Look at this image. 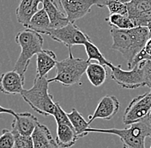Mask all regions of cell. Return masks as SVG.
<instances>
[{
    "mask_svg": "<svg viewBox=\"0 0 151 148\" xmlns=\"http://www.w3.org/2000/svg\"><path fill=\"white\" fill-rule=\"evenodd\" d=\"M110 34L113 39L112 49L118 51L124 56L128 67L151 38L148 27H135L126 30L112 28Z\"/></svg>",
    "mask_w": 151,
    "mask_h": 148,
    "instance_id": "1",
    "label": "cell"
},
{
    "mask_svg": "<svg viewBox=\"0 0 151 148\" xmlns=\"http://www.w3.org/2000/svg\"><path fill=\"white\" fill-rule=\"evenodd\" d=\"M86 133H103L114 134L119 137L123 148H146L145 139L151 136V122L150 117L142 120L134 122L129 128L123 129H94L88 128Z\"/></svg>",
    "mask_w": 151,
    "mask_h": 148,
    "instance_id": "2",
    "label": "cell"
},
{
    "mask_svg": "<svg viewBox=\"0 0 151 148\" xmlns=\"http://www.w3.org/2000/svg\"><path fill=\"white\" fill-rule=\"evenodd\" d=\"M49 83L47 76L36 75L33 87L21 93L23 100L35 112L43 116H53L56 109V103L48 91Z\"/></svg>",
    "mask_w": 151,
    "mask_h": 148,
    "instance_id": "3",
    "label": "cell"
},
{
    "mask_svg": "<svg viewBox=\"0 0 151 148\" xmlns=\"http://www.w3.org/2000/svg\"><path fill=\"white\" fill-rule=\"evenodd\" d=\"M16 42L21 47V53L14 66V70L18 72L25 79V73L32 57L43 51L44 39L40 34L26 28L16 35Z\"/></svg>",
    "mask_w": 151,
    "mask_h": 148,
    "instance_id": "4",
    "label": "cell"
},
{
    "mask_svg": "<svg viewBox=\"0 0 151 148\" xmlns=\"http://www.w3.org/2000/svg\"><path fill=\"white\" fill-rule=\"evenodd\" d=\"M90 62L87 59L76 58L69 50V56L57 62V74L55 77L49 79V82H59L65 87H70L78 83L86 73Z\"/></svg>",
    "mask_w": 151,
    "mask_h": 148,
    "instance_id": "5",
    "label": "cell"
},
{
    "mask_svg": "<svg viewBox=\"0 0 151 148\" xmlns=\"http://www.w3.org/2000/svg\"><path fill=\"white\" fill-rule=\"evenodd\" d=\"M111 71V78L122 88L136 89L146 87L142 61L130 70H124L120 65H118L113 66Z\"/></svg>",
    "mask_w": 151,
    "mask_h": 148,
    "instance_id": "6",
    "label": "cell"
},
{
    "mask_svg": "<svg viewBox=\"0 0 151 148\" xmlns=\"http://www.w3.org/2000/svg\"><path fill=\"white\" fill-rule=\"evenodd\" d=\"M150 112L151 89L150 92L134 98L130 102L124 112L123 122L125 125H131L150 117Z\"/></svg>",
    "mask_w": 151,
    "mask_h": 148,
    "instance_id": "7",
    "label": "cell"
},
{
    "mask_svg": "<svg viewBox=\"0 0 151 148\" xmlns=\"http://www.w3.org/2000/svg\"><path fill=\"white\" fill-rule=\"evenodd\" d=\"M47 35L57 42L64 44L68 50H71V47L77 45L84 46L86 42L90 40L89 37L72 22L64 28L51 29Z\"/></svg>",
    "mask_w": 151,
    "mask_h": 148,
    "instance_id": "8",
    "label": "cell"
},
{
    "mask_svg": "<svg viewBox=\"0 0 151 148\" xmlns=\"http://www.w3.org/2000/svg\"><path fill=\"white\" fill-rule=\"evenodd\" d=\"M128 16L135 27H148L151 22V0H131L127 4Z\"/></svg>",
    "mask_w": 151,
    "mask_h": 148,
    "instance_id": "9",
    "label": "cell"
},
{
    "mask_svg": "<svg viewBox=\"0 0 151 148\" xmlns=\"http://www.w3.org/2000/svg\"><path fill=\"white\" fill-rule=\"evenodd\" d=\"M59 3L68 20L72 23L85 16L95 5L94 0H59Z\"/></svg>",
    "mask_w": 151,
    "mask_h": 148,
    "instance_id": "10",
    "label": "cell"
},
{
    "mask_svg": "<svg viewBox=\"0 0 151 148\" xmlns=\"http://www.w3.org/2000/svg\"><path fill=\"white\" fill-rule=\"evenodd\" d=\"M120 104L119 99L112 95H106L103 97L99 102L92 116H89L88 122H91L95 119H105L111 120L119 111Z\"/></svg>",
    "mask_w": 151,
    "mask_h": 148,
    "instance_id": "11",
    "label": "cell"
},
{
    "mask_svg": "<svg viewBox=\"0 0 151 148\" xmlns=\"http://www.w3.org/2000/svg\"><path fill=\"white\" fill-rule=\"evenodd\" d=\"M25 79L16 70L4 72L0 75V92L7 95L21 94L24 90Z\"/></svg>",
    "mask_w": 151,
    "mask_h": 148,
    "instance_id": "12",
    "label": "cell"
},
{
    "mask_svg": "<svg viewBox=\"0 0 151 148\" xmlns=\"http://www.w3.org/2000/svg\"><path fill=\"white\" fill-rule=\"evenodd\" d=\"M39 123L37 117L29 112L17 113L11 124V131L22 135L31 136Z\"/></svg>",
    "mask_w": 151,
    "mask_h": 148,
    "instance_id": "13",
    "label": "cell"
},
{
    "mask_svg": "<svg viewBox=\"0 0 151 148\" xmlns=\"http://www.w3.org/2000/svg\"><path fill=\"white\" fill-rule=\"evenodd\" d=\"M43 9L46 10L50 19L52 29L64 28L70 23L66 15L59 9L54 0H44Z\"/></svg>",
    "mask_w": 151,
    "mask_h": 148,
    "instance_id": "14",
    "label": "cell"
},
{
    "mask_svg": "<svg viewBox=\"0 0 151 148\" xmlns=\"http://www.w3.org/2000/svg\"><path fill=\"white\" fill-rule=\"evenodd\" d=\"M44 0H21L16 10L17 19L19 23L24 27H28L32 16L37 12L40 4H43Z\"/></svg>",
    "mask_w": 151,
    "mask_h": 148,
    "instance_id": "15",
    "label": "cell"
},
{
    "mask_svg": "<svg viewBox=\"0 0 151 148\" xmlns=\"http://www.w3.org/2000/svg\"><path fill=\"white\" fill-rule=\"evenodd\" d=\"M36 59V75L44 77L47 76L50 70L57 65V56L51 50H43L39 52Z\"/></svg>",
    "mask_w": 151,
    "mask_h": 148,
    "instance_id": "16",
    "label": "cell"
},
{
    "mask_svg": "<svg viewBox=\"0 0 151 148\" xmlns=\"http://www.w3.org/2000/svg\"><path fill=\"white\" fill-rule=\"evenodd\" d=\"M79 138V135L72 126L67 124H57L56 142L60 148L73 147Z\"/></svg>",
    "mask_w": 151,
    "mask_h": 148,
    "instance_id": "17",
    "label": "cell"
},
{
    "mask_svg": "<svg viewBox=\"0 0 151 148\" xmlns=\"http://www.w3.org/2000/svg\"><path fill=\"white\" fill-rule=\"evenodd\" d=\"M34 148H49L56 139H53L49 129L46 125L39 123L31 135Z\"/></svg>",
    "mask_w": 151,
    "mask_h": 148,
    "instance_id": "18",
    "label": "cell"
},
{
    "mask_svg": "<svg viewBox=\"0 0 151 148\" xmlns=\"http://www.w3.org/2000/svg\"><path fill=\"white\" fill-rule=\"evenodd\" d=\"M27 28L32 29L40 34H46L52 29L51 22L48 15L45 9H39L37 12L32 16L28 23Z\"/></svg>",
    "mask_w": 151,
    "mask_h": 148,
    "instance_id": "19",
    "label": "cell"
},
{
    "mask_svg": "<svg viewBox=\"0 0 151 148\" xmlns=\"http://www.w3.org/2000/svg\"><path fill=\"white\" fill-rule=\"evenodd\" d=\"M86 74L89 82L95 87H99L106 82L107 72L106 66L100 64L90 63L87 68Z\"/></svg>",
    "mask_w": 151,
    "mask_h": 148,
    "instance_id": "20",
    "label": "cell"
},
{
    "mask_svg": "<svg viewBox=\"0 0 151 148\" xmlns=\"http://www.w3.org/2000/svg\"><path fill=\"white\" fill-rule=\"evenodd\" d=\"M68 117L70 121L72 127L74 128L76 134L79 135L80 138L88 135L86 131L89 128L90 123L85 120V118L79 111L75 108L72 109V111L68 113Z\"/></svg>",
    "mask_w": 151,
    "mask_h": 148,
    "instance_id": "21",
    "label": "cell"
},
{
    "mask_svg": "<svg viewBox=\"0 0 151 148\" xmlns=\"http://www.w3.org/2000/svg\"><path fill=\"white\" fill-rule=\"evenodd\" d=\"M84 47L85 51H86V53H87V56H88V60L89 62H91V60H96V61H98V63H99L100 64L106 66V67H108L110 69H113L114 65H113L111 62L107 61V60L105 58V56H104L102 55V53L101 52L100 49L96 46L91 40L86 42L84 44Z\"/></svg>",
    "mask_w": 151,
    "mask_h": 148,
    "instance_id": "22",
    "label": "cell"
},
{
    "mask_svg": "<svg viewBox=\"0 0 151 148\" xmlns=\"http://www.w3.org/2000/svg\"><path fill=\"white\" fill-rule=\"evenodd\" d=\"M106 21L108 22V24L114 28L118 29H132L135 28V25L133 23L131 18L128 16L119 15V14H110Z\"/></svg>",
    "mask_w": 151,
    "mask_h": 148,
    "instance_id": "23",
    "label": "cell"
},
{
    "mask_svg": "<svg viewBox=\"0 0 151 148\" xmlns=\"http://www.w3.org/2000/svg\"><path fill=\"white\" fill-rule=\"evenodd\" d=\"M15 147V137L12 131L4 129L0 134V148Z\"/></svg>",
    "mask_w": 151,
    "mask_h": 148,
    "instance_id": "24",
    "label": "cell"
},
{
    "mask_svg": "<svg viewBox=\"0 0 151 148\" xmlns=\"http://www.w3.org/2000/svg\"><path fill=\"white\" fill-rule=\"evenodd\" d=\"M13 134L15 137L14 148H34V142L31 136L22 135L17 133H13Z\"/></svg>",
    "mask_w": 151,
    "mask_h": 148,
    "instance_id": "25",
    "label": "cell"
},
{
    "mask_svg": "<svg viewBox=\"0 0 151 148\" xmlns=\"http://www.w3.org/2000/svg\"><path fill=\"white\" fill-rule=\"evenodd\" d=\"M110 14H119L128 16V7L127 4L120 1H113L107 6Z\"/></svg>",
    "mask_w": 151,
    "mask_h": 148,
    "instance_id": "26",
    "label": "cell"
},
{
    "mask_svg": "<svg viewBox=\"0 0 151 148\" xmlns=\"http://www.w3.org/2000/svg\"><path fill=\"white\" fill-rule=\"evenodd\" d=\"M145 59H150L151 60V38L148 40V42L146 43L145 46L143 47V49L141 51V52H139V54L137 56L133 61L132 65L129 67L131 69L132 68H134V66L138 64L140 61L145 60Z\"/></svg>",
    "mask_w": 151,
    "mask_h": 148,
    "instance_id": "27",
    "label": "cell"
},
{
    "mask_svg": "<svg viewBox=\"0 0 151 148\" xmlns=\"http://www.w3.org/2000/svg\"><path fill=\"white\" fill-rule=\"evenodd\" d=\"M53 117L55 118L57 124H67V125L72 126L70 123V121L68 117V113H66L65 111L62 109V107L60 106L58 103H56V109H55Z\"/></svg>",
    "mask_w": 151,
    "mask_h": 148,
    "instance_id": "28",
    "label": "cell"
},
{
    "mask_svg": "<svg viewBox=\"0 0 151 148\" xmlns=\"http://www.w3.org/2000/svg\"><path fill=\"white\" fill-rule=\"evenodd\" d=\"M143 72H144V78H145V84L146 87L151 89V60L145 59L142 61Z\"/></svg>",
    "mask_w": 151,
    "mask_h": 148,
    "instance_id": "29",
    "label": "cell"
},
{
    "mask_svg": "<svg viewBox=\"0 0 151 148\" xmlns=\"http://www.w3.org/2000/svg\"><path fill=\"white\" fill-rule=\"evenodd\" d=\"M113 1H120V2H123V3H126V0H94L95 2V5L98 6L99 8H103L105 6H107L111 2Z\"/></svg>",
    "mask_w": 151,
    "mask_h": 148,
    "instance_id": "30",
    "label": "cell"
},
{
    "mask_svg": "<svg viewBox=\"0 0 151 148\" xmlns=\"http://www.w3.org/2000/svg\"><path fill=\"white\" fill-rule=\"evenodd\" d=\"M0 114H9V115L13 116V117H16L17 112L11 110V109H7L5 107H3L2 105H0Z\"/></svg>",
    "mask_w": 151,
    "mask_h": 148,
    "instance_id": "31",
    "label": "cell"
},
{
    "mask_svg": "<svg viewBox=\"0 0 151 148\" xmlns=\"http://www.w3.org/2000/svg\"><path fill=\"white\" fill-rule=\"evenodd\" d=\"M49 148H60V147H59V146L57 144V142L55 141V142H54V143H53V144H52V146H51Z\"/></svg>",
    "mask_w": 151,
    "mask_h": 148,
    "instance_id": "32",
    "label": "cell"
},
{
    "mask_svg": "<svg viewBox=\"0 0 151 148\" xmlns=\"http://www.w3.org/2000/svg\"><path fill=\"white\" fill-rule=\"evenodd\" d=\"M148 28H149V30H150V37H151V22H150V24L148 26Z\"/></svg>",
    "mask_w": 151,
    "mask_h": 148,
    "instance_id": "33",
    "label": "cell"
},
{
    "mask_svg": "<svg viewBox=\"0 0 151 148\" xmlns=\"http://www.w3.org/2000/svg\"><path fill=\"white\" fill-rule=\"evenodd\" d=\"M150 122H151V118H150ZM150 148H151V146H150Z\"/></svg>",
    "mask_w": 151,
    "mask_h": 148,
    "instance_id": "34",
    "label": "cell"
}]
</instances>
